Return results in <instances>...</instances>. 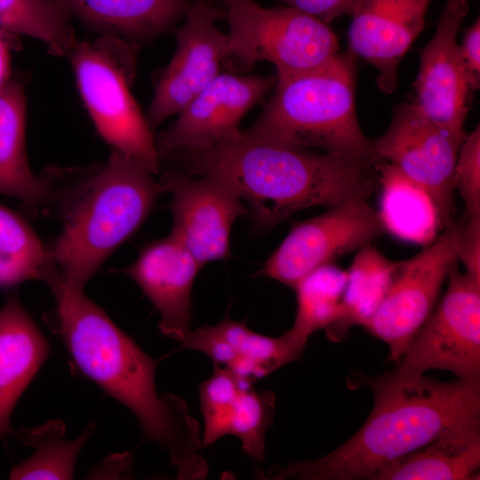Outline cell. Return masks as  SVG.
I'll return each mask as SVG.
<instances>
[{
  "label": "cell",
  "mask_w": 480,
  "mask_h": 480,
  "mask_svg": "<svg viewBox=\"0 0 480 480\" xmlns=\"http://www.w3.org/2000/svg\"><path fill=\"white\" fill-rule=\"evenodd\" d=\"M469 12L467 0H447L436 32L420 51L414 104L432 122L465 139L464 124L476 90L457 36Z\"/></svg>",
  "instance_id": "cell-13"
},
{
  "label": "cell",
  "mask_w": 480,
  "mask_h": 480,
  "mask_svg": "<svg viewBox=\"0 0 480 480\" xmlns=\"http://www.w3.org/2000/svg\"><path fill=\"white\" fill-rule=\"evenodd\" d=\"M228 58L244 68L268 61L276 76L316 68L339 52L328 24L292 7L265 8L253 0H231L226 5Z\"/></svg>",
  "instance_id": "cell-7"
},
{
  "label": "cell",
  "mask_w": 480,
  "mask_h": 480,
  "mask_svg": "<svg viewBox=\"0 0 480 480\" xmlns=\"http://www.w3.org/2000/svg\"><path fill=\"white\" fill-rule=\"evenodd\" d=\"M203 266L172 235L143 246L123 269L160 315L162 334L181 342L190 331L191 292Z\"/></svg>",
  "instance_id": "cell-18"
},
{
  "label": "cell",
  "mask_w": 480,
  "mask_h": 480,
  "mask_svg": "<svg viewBox=\"0 0 480 480\" xmlns=\"http://www.w3.org/2000/svg\"><path fill=\"white\" fill-rule=\"evenodd\" d=\"M460 50L467 71L476 90L480 86V19L477 18L464 34Z\"/></svg>",
  "instance_id": "cell-33"
},
{
  "label": "cell",
  "mask_w": 480,
  "mask_h": 480,
  "mask_svg": "<svg viewBox=\"0 0 480 480\" xmlns=\"http://www.w3.org/2000/svg\"><path fill=\"white\" fill-rule=\"evenodd\" d=\"M347 270L333 263L324 265L302 277L293 288L296 315L291 332L307 343L319 330L329 331L343 317V293Z\"/></svg>",
  "instance_id": "cell-27"
},
{
  "label": "cell",
  "mask_w": 480,
  "mask_h": 480,
  "mask_svg": "<svg viewBox=\"0 0 480 480\" xmlns=\"http://www.w3.org/2000/svg\"><path fill=\"white\" fill-rule=\"evenodd\" d=\"M0 28L38 39L58 56L76 41L70 16L52 0H0Z\"/></svg>",
  "instance_id": "cell-29"
},
{
  "label": "cell",
  "mask_w": 480,
  "mask_h": 480,
  "mask_svg": "<svg viewBox=\"0 0 480 480\" xmlns=\"http://www.w3.org/2000/svg\"><path fill=\"white\" fill-rule=\"evenodd\" d=\"M136 159L114 150L61 199L62 228L51 249L61 282L84 290L108 257L152 211L164 186Z\"/></svg>",
  "instance_id": "cell-4"
},
{
  "label": "cell",
  "mask_w": 480,
  "mask_h": 480,
  "mask_svg": "<svg viewBox=\"0 0 480 480\" xmlns=\"http://www.w3.org/2000/svg\"><path fill=\"white\" fill-rule=\"evenodd\" d=\"M385 232L365 198H354L295 222L258 272L291 288L311 271L370 244Z\"/></svg>",
  "instance_id": "cell-10"
},
{
  "label": "cell",
  "mask_w": 480,
  "mask_h": 480,
  "mask_svg": "<svg viewBox=\"0 0 480 480\" xmlns=\"http://www.w3.org/2000/svg\"><path fill=\"white\" fill-rule=\"evenodd\" d=\"M464 140L429 120L412 102L397 105L387 131L372 140L380 160L394 164L430 194L444 229L454 223L453 172Z\"/></svg>",
  "instance_id": "cell-11"
},
{
  "label": "cell",
  "mask_w": 480,
  "mask_h": 480,
  "mask_svg": "<svg viewBox=\"0 0 480 480\" xmlns=\"http://www.w3.org/2000/svg\"><path fill=\"white\" fill-rule=\"evenodd\" d=\"M95 428L91 424L77 438L65 440V424L51 420L33 428H20L18 438L35 452L15 466L10 479H72L77 456Z\"/></svg>",
  "instance_id": "cell-28"
},
{
  "label": "cell",
  "mask_w": 480,
  "mask_h": 480,
  "mask_svg": "<svg viewBox=\"0 0 480 480\" xmlns=\"http://www.w3.org/2000/svg\"><path fill=\"white\" fill-rule=\"evenodd\" d=\"M457 257L466 274L480 281V215L466 216L457 221Z\"/></svg>",
  "instance_id": "cell-31"
},
{
  "label": "cell",
  "mask_w": 480,
  "mask_h": 480,
  "mask_svg": "<svg viewBox=\"0 0 480 480\" xmlns=\"http://www.w3.org/2000/svg\"><path fill=\"white\" fill-rule=\"evenodd\" d=\"M55 301L54 331L76 368L138 420L144 436L169 454L180 479H204L207 464L198 422L186 402L172 394L159 396L156 361L146 354L84 290L50 286Z\"/></svg>",
  "instance_id": "cell-1"
},
{
  "label": "cell",
  "mask_w": 480,
  "mask_h": 480,
  "mask_svg": "<svg viewBox=\"0 0 480 480\" xmlns=\"http://www.w3.org/2000/svg\"><path fill=\"white\" fill-rule=\"evenodd\" d=\"M52 1L100 35L116 36L138 46L184 20L194 0Z\"/></svg>",
  "instance_id": "cell-22"
},
{
  "label": "cell",
  "mask_w": 480,
  "mask_h": 480,
  "mask_svg": "<svg viewBox=\"0 0 480 480\" xmlns=\"http://www.w3.org/2000/svg\"><path fill=\"white\" fill-rule=\"evenodd\" d=\"M453 187L465 204V215H480V126L466 136L456 160Z\"/></svg>",
  "instance_id": "cell-30"
},
{
  "label": "cell",
  "mask_w": 480,
  "mask_h": 480,
  "mask_svg": "<svg viewBox=\"0 0 480 480\" xmlns=\"http://www.w3.org/2000/svg\"><path fill=\"white\" fill-rule=\"evenodd\" d=\"M59 278L51 249L21 216L0 204V289L31 280L50 286Z\"/></svg>",
  "instance_id": "cell-26"
},
{
  "label": "cell",
  "mask_w": 480,
  "mask_h": 480,
  "mask_svg": "<svg viewBox=\"0 0 480 480\" xmlns=\"http://www.w3.org/2000/svg\"><path fill=\"white\" fill-rule=\"evenodd\" d=\"M276 77L220 73L179 114L156 146L160 156L203 149L239 137L244 115L274 87Z\"/></svg>",
  "instance_id": "cell-15"
},
{
  "label": "cell",
  "mask_w": 480,
  "mask_h": 480,
  "mask_svg": "<svg viewBox=\"0 0 480 480\" xmlns=\"http://www.w3.org/2000/svg\"><path fill=\"white\" fill-rule=\"evenodd\" d=\"M441 302L420 328L397 369L425 374L452 372L458 380L480 382V281L453 265Z\"/></svg>",
  "instance_id": "cell-8"
},
{
  "label": "cell",
  "mask_w": 480,
  "mask_h": 480,
  "mask_svg": "<svg viewBox=\"0 0 480 480\" xmlns=\"http://www.w3.org/2000/svg\"><path fill=\"white\" fill-rule=\"evenodd\" d=\"M184 172L212 176L248 204L258 232H266L309 207L368 199L379 188L378 162L338 153L298 150L245 137L176 153Z\"/></svg>",
  "instance_id": "cell-2"
},
{
  "label": "cell",
  "mask_w": 480,
  "mask_h": 480,
  "mask_svg": "<svg viewBox=\"0 0 480 480\" xmlns=\"http://www.w3.org/2000/svg\"><path fill=\"white\" fill-rule=\"evenodd\" d=\"M376 169L381 190L378 213L385 232L423 247L431 244L444 228L430 194L392 163L380 160Z\"/></svg>",
  "instance_id": "cell-24"
},
{
  "label": "cell",
  "mask_w": 480,
  "mask_h": 480,
  "mask_svg": "<svg viewBox=\"0 0 480 480\" xmlns=\"http://www.w3.org/2000/svg\"><path fill=\"white\" fill-rule=\"evenodd\" d=\"M396 264L371 244L358 250L347 270L343 317L325 332L330 340L340 341L352 326L367 325L385 297Z\"/></svg>",
  "instance_id": "cell-25"
},
{
  "label": "cell",
  "mask_w": 480,
  "mask_h": 480,
  "mask_svg": "<svg viewBox=\"0 0 480 480\" xmlns=\"http://www.w3.org/2000/svg\"><path fill=\"white\" fill-rule=\"evenodd\" d=\"M224 13L211 0H194L176 31V50L156 84L147 121L153 131L179 114L220 74L228 35L216 25Z\"/></svg>",
  "instance_id": "cell-12"
},
{
  "label": "cell",
  "mask_w": 480,
  "mask_h": 480,
  "mask_svg": "<svg viewBox=\"0 0 480 480\" xmlns=\"http://www.w3.org/2000/svg\"><path fill=\"white\" fill-rule=\"evenodd\" d=\"M0 195L40 211L51 202L45 176L31 170L26 152V96L23 83L10 78L0 86Z\"/></svg>",
  "instance_id": "cell-23"
},
{
  "label": "cell",
  "mask_w": 480,
  "mask_h": 480,
  "mask_svg": "<svg viewBox=\"0 0 480 480\" xmlns=\"http://www.w3.org/2000/svg\"><path fill=\"white\" fill-rule=\"evenodd\" d=\"M13 36L0 28V86L11 78V44Z\"/></svg>",
  "instance_id": "cell-34"
},
{
  "label": "cell",
  "mask_w": 480,
  "mask_h": 480,
  "mask_svg": "<svg viewBox=\"0 0 480 480\" xmlns=\"http://www.w3.org/2000/svg\"><path fill=\"white\" fill-rule=\"evenodd\" d=\"M366 383L373 409L349 440L317 460L293 461L258 476L372 480L388 462L426 445L460 420L480 415V382H441L396 368Z\"/></svg>",
  "instance_id": "cell-3"
},
{
  "label": "cell",
  "mask_w": 480,
  "mask_h": 480,
  "mask_svg": "<svg viewBox=\"0 0 480 480\" xmlns=\"http://www.w3.org/2000/svg\"><path fill=\"white\" fill-rule=\"evenodd\" d=\"M285 6L311 15L326 24L344 15H351L357 0H278Z\"/></svg>",
  "instance_id": "cell-32"
},
{
  "label": "cell",
  "mask_w": 480,
  "mask_h": 480,
  "mask_svg": "<svg viewBox=\"0 0 480 480\" xmlns=\"http://www.w3.org/2000/svg\"><path fill=\"white\" fill-rule=\"evenodd\" d=\"M430 0H357L348 29L349 52L378 70L385 93L397 88V69L425 25Z\"/></svg>",
  "instance_id": "cell-16"
},
{
  "label": "cell",
  "mask_w": 480,
  "mask_h": 480,
  "mask_svg": "<svg viewBox=\"0 0 480 480\" xmlns=\"http://www.w3.org/2000/svg\"><path fill=\"white\" fill-rule=\"evenodd\" d=\"M50 353L44 333L16 296L0 308V439L13 433L18 400Z\"/></svg>",
  "instance_id": "cell-20"
},
{
  "label": "cell",
  "mask_w": 480,
  "mask_h": 480,
  "mask_svg": "<svg viewBox=\"0 0 480 480\" xmlns=\"http://www.w3.org/2000/svg\"><path fill=\"white\" fill-rule=\"evenodd\" d=\"M457 235L454 221L416 255L396 261L385 297L364 327L388 345L393 361L400 360L433 311L442 285L458 261Z\"/></svg>",
  "instance_id": "cell-9"
},
{
  "label": "cell",
  "mask_w": 480,
  "mask_h": 480,
  "mask_svg": "<svg viewBox=\"0 0 480 480\" xmlns=\"http://www.w3.org/2000/svg\"><path fill=\"white\" fill-rule=\"evenodd\" d=\"M204 418L203 447L227 435L240 439L244 452L257 461L265 458L266 433L276 413V395L256 391L230 371L214 367L199 387Z\"/></svg>",
  "instance_id": "cell-17"
},
{
  "label": "cell",
  "mask_w": 480,
  "mask_h": 480,
  "mask_svg": "<svg viewBox=\"0 0 480 480\" xmlns=\"http://www.w3.org/2000/svg\"><path fill=\"white\" fill-rule=\"evenodd\" d=\"M306 344L290 330L278 337H268L252 331L244 322L227 317L214 325L190 330L180 348L202 352L214 367L225 368L252 383L297 361Z\"/></svg>",
  "instance_id": "cell-19"
},
{
  "label": "cell",
  "mask_w": 480,
  "mask_h": 480,
  "mask_svg": "<svg viewBox=\"0 0 480 480\" xmlns=\"http://www.w3.org/2000/svg\"><path fill=\"white\" fill-rule=\"evenodd\" d=\"M134 47L116 36L100 35L93 41L76 40L68 57L98 133L114 150L156 174L161 160L156 140L129 88Z\"/></svg>",
  "instance_id": "cell-6"
},
{
  "label": "cell",
  "mask_w": 480,
  "mask_h": 480,
  "mask_svg": "<svg viewBox=\"0 0 480 480\" xmlns=\"http://www.w3.org/2000/svg\"><path fill=\"white\" fill-rule=\"evenodd\" d=\"M480 468V415L446 428L426 445L380 468L372 480H471Z\"/></svg>",
  "instance_id": "cell-21"
},
{
  "label": "cell",
  "mask_w": 480,
  "mask_h": 480,
  "mask_svg": "<svg viewBox=\"0 0 480 480\" xmlns=\"http://www.w3.org/2000/svg\"><path fill=\"white\" fill-rule=\"evenodd\" d=\"M261 115L243 134L298 150L338 153L378 162L372 140L356 109V66L351 52L301 72L276 76Z\"/></svg>",
  "instance_id": "cell-5"
},
{
  "label": "cell",
  "mask_w": 480,
  "mask_h": 480,
  "mask_svg": "<svg viewBox=\"0 0 480 480\" xmlns=\"http://www.w3.org/2000/svg\"><path fill=\"white\" fill-rule=\"evenodd\" d=\"M211 1H212L213 3L218 2V3L223 4L224 5H226L231 0H211Z\"/></svg>",
  "instance_id": "cell-35"
},
{
  "label": "cell",
  "mask_w": 480,
  "mask_h": 480,
  "mask_svg": "<svg viewBox=\"0 0 480 480\" xmlns=\"http://www.w3.org/2000/svg\"><path fill=\"white\" fill-rule=\"evenodd\" d=\"M161 183L172 196V235L204 267L230 255L235 220L249 210L224 182L212 176L168 172Z\"/></svg>",
  "instance_id": "cell-14"
}]
</instances>
